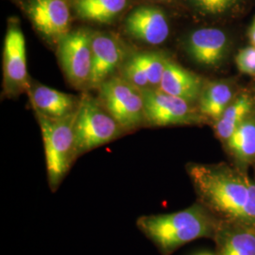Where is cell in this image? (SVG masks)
Returning <instances> with one entry per match:
<instances>
[{"label": "cell", "instance_id": "6da1fadb", "mask_svg": "<svg viewBox=\"0 0 255 255\" xmlns=\"http://www.w3.org/2000/svg\"><path fill=\"white\" fill-rule=\"evenodd\" d=\"M199 202L215 217L255 227V182L224 164H190Z\"/></svg>", "mask_w": 255, "mask_h": 255}, {"label": "cell", "instance_id": "7a4b0ae2", "mask_svg": "<svg viewBox=\"0 0 255 255\" xmlns=\"http://www.w3.org/2000/svg\"><path fill=\"white\" fill-rule=\"evenodd\" d=\"M136 227L162 255H171L189 242L219 233L216 218L200 202L175 213L141 216Z\"/></svg>", "mask_w": 255, "mask_h": 255}, {"label": "cell", "instance_id": "3957f363", "mask_svg": "<svg viewBox=\"0 0 255 255\" xmlns=\"http://www.w3.org/2000/svg\"><path fill=\"white\" fill-rule=\"evenodd\" d=\"M76 114L63 119H50L36 115L45 146L46 173L49 188L57 191L75 160Z\"/></svg>", "mask_w": 255, "mask_h": 255}, {"label": "cell", "instance_id": "277c9868", "mask_svg": "<svg viewBox=\"0 0 255 255\" xmlns=\"http://www.w3.org/2000/svg\"><path fill=\"white\" fill-rule=\"evenodd\" d=\"M126 132L99 99L85 94L75 119L77 158L106 145Z\"/></svg>", "mask_w": 255, "mask_h": 255}, {"label": "cell", "instance_id": "5b68a950", "mask_svg": "<svg viewBox=\"0 0 255 255\" xmlns=\"http://www.w3.org/2000/svg\"><path fill=\"white\" fill-rule=\"evenodd\" d=\"M98 90L99 101L126 131L146 124L142 90L122 76L110 78Z\"/></svg>", "mask_w": 255, "mask_h": 255}, {"label": "cell", "instance_id": "8992f818", "mask_svg": "<svg viewBox=\"0 0 255 255\" xmlns=\"http://www.w3.org/2000/svg\"><path fill=\"white\" fill-rule=\"evenodd\" d=\"M92 35L93 31L88 28H77L63 37L57 46L64 74L77 89L89 88L93 63Z\"/></svg>", "mask_w": 255, "mask_h": 255}, {"label": "cell", "instance_id": "52a82bcc", "mask_svg": "<svg viewBox=\"0 0 255 255\" xmlns=\"http://www.w3.org/2000/svg\"><path fill=\"white\" fill-rule=\"evenodd\" d=\"M28 77L26 39L15 17L9 19L3 47V88L5 95L16 97L27 93Z\"/></svg>", "mask_w": 255, "mask_h": 255}, {"label": "cell", "instance_id": "ba28073f", "mask_svg": "<svg viewBox=\"0 0 255 255\" xmlns=\"http://www.w3.org/2000/svg\"><path fill=\"white\" fill-rule=\"evenodd\" d=\"M146 124L155 127L192 125L201 122L200 112L191 102L174 97L160 88L142 90Z\"/></svg>", "mask_w": 255, "mask_h": 255}, {"label": "cell", "instance_id": "9c48e42d", "mask_svg": "<svg viewBox=\"0 0 255 255\" xmlns=\"http://www.w3.org/2000/svg\"><path fill=\"white\" fill-rule=\"evenodd\" d=\"M26 12L32 26L50 46L70 31L71 14L66 0H27Z\"/></svg>", "mask_w": 255, "mask_h": 255}, {"label": "cell", "instance_id": "30bf717a", "mask_svg": "<svg viewBox=\"0 0 255 255\" xmlns=\"http://www.w3.org/2000/svg\"><path fill=\"white\" fill-rule=\"evenodd\" d=\"M92 74L89 88L98 89L114 77L125 62L124 46L119 38L110 32L93 31Z\"/></svg>", "mask_w": 255, "mask_h": 255}, {"label": "cell", "instance_id": "8fae6325", "mask_svg": "<svg viewBox=\"0 0 255 255\" xmlns=\"http://www.w3.org/2000/svg\"><path fill=\"white\" fill-rule=\"evenodd\" d=\"M125 30L141 43L159 46L169 36L170 25L163 9L153 6H140L128 13Z\"/></svg>", "mask_w": 255, "mask_h": 255}, {"label": "cell", "instance_id": "7c38bea8", "mask_svg": "<svg viewBox=\"0 0 255 255\" xmlns=\"http://www.w3.org/2000/svg\"><path fill=\"white\" fill-rule=\"evenodd\" d=\"M229 48L227 33L217 27H202L191 31L186 39V52L204 67H217L225 59Z\"/></svg>", "mask_w": 255, "mask_h": 255}, {"label": "cell", "instance_id": "4fadbf2b", "mask_svg": "<svg viewBox=\"0 0 255 255\" xmlns=\"http://www.w3.org/2000/svg\"><path fill=\"white\" fill-rule=\"evenodd\" d=\"M27 93L35 114L50 119H65L76 114L82 101V98L32 81Z\"/></svg>", "mask_w": 255, "mask_h": 255}, {"label": "cell", "instance_id": "5bb4252c", "mask_svg": "<svg viewBox=\"0 0 255 255\" xmlns=\"http://www.w3.org/2000/svg\"><path fill=\"white\" fill-rule=\"evenodd\" d=\"M166 57L159 52H139L125 60L121 76L140 90L159 88Z\"/></svg>", "mask_w": 255, "mask_h": 255}, {"label": "cell", "instance_id": "9a60e30c", "mask_svg": "<svg viewBox=\"0 0 255 255\" xmlns=\"http://www.w3.org/2000/svg\"><path fill=\"white\" fill-rule=\"evenodd\" d=\"M203 86L200 76L166 58L165 68L159 86L161 90L192 103L199 101Z\"/></svg>", "mask_w": 255, "mask_h": 255}, {"label": "cell", "instance_id": "2e32d148", "mask_svg": "<svg viewBox=\"0 0 255 255\" xmlns=\"http://www.w3.org/2000/svg\"><path fill=\"white\" fill-rule=\"evenodd\" d=\"M234 97L233 89L228 83L213 82L203 86L199 99V107L202 118L217 121L230 105Z\"/></svg>", "mask_w": 255, "mask_h": 255}, {"label": "cell", "instance_id": "e0dca14e", "mask_svg": "<svg viewBox=\"0 0 255 255\" xmlns=\"http://www.w3.org/2000/svg\"><path fill=\"white\" fill-rule=\"evenodd\" d=\"M128 0H75L77 15L85 21L108 24L127 7Z\"/></svg>", "mask_w": 255, "mask_h": 255}, {"label": "cell", "instance_id": "ac0fdd59", "mask_svg": "<svg viewBox=\"0 0 255 255\" xmlns=\"http://www.w3.org/2000/svg\"><path fill=\"white\" fill-rule=\"evenodd\" d=\"M253 108V101L249 95L238 97L223 112L221 117L215 121L216 134L222 142H227L245 120Z\"/></svg>", "mask_w": 255, "mask_h": 255}, {"label": "cell", "instance_id": "d6986e66", "mask_svg": "<svg viewBox=\"0 0 255 255\" xmlns=\"http://www.w3.org/2000/svg\"><path fill=\"white\" fill-rule=\"evenodd\" d=\"M238 161L250 163L255 159V121L246 119L226 142Z\"/></svg>", "mask_w": 255, "mask_h": 255}, {"label": "cell", "instance_id": "ffe728a7", "mask_svg": "<svg viewBox=\"0 0 255 255\" xmlns=\"http://www.w3.org/2000/svg\"><path fill=\"white\" fill-rule=\"evenodd\" d=\"M219 255H255L254 227L241 226L219 237Z\"/></svg>", "mask_w": 255, "mask_h": 255}, {"label": "cell", "instance_id": "44dd1931", "mask_svg": "<svg viewBox=\"0 0 255 255\" xmlns=\"http://www.w3.org/2000/svg\"><path fill=\"white\" fill-rule=\"evenodd\" d=\"M194 8L207 15L228 13L241 3L242 0H189Z\"/></svg>", "mask_w": 255, "mask_h": 255}, {"label": "cell", "instance_id": "7402d4cb", "mask_svg": "<svg viewBox=\"0 0 255 255\" xmlns=\"http://www.w3.org/2000/svg\"><path fill=\"white\" fill-rule=\"evenodd\" d=\"M235 62L239 72L255 77V47L246 46L240 49L235 58Z\"/></svg>", "mask_w": 255, "mask_h": 255}, {"label": "cell", "instance_id": "603a6c76", "mask_svg": "<svg viewBox=\"0 0 255 255\" xmlns=\"http://www.w3.org/2000/svg\"><path fill=\"white\" fill-rule=\"evenodd\" d=\"M248 37H249V41L251 43V46L255 47V15L253 18V21L250 25L249 29H248Z\"/></svg>", "mask_w": 255, "mask_h": 255}, {"label": "cell", "instance_id": "cb8c5ba5", "mask_svg": "<svg viewBox=\"0 0 255 255\" xmlns=\"http://www.w3.org/2000/svg\"><path fill=\"white\" fill-rule=\"evenodd\" d=\"M211 255V254H200V255Z\"/></svg>", "mask_w": 255, "mask_h": 255}, {"label": "cell", "instance_id": "d4e9b609", "mask_svg": "<svg viewBox=\"0 0 255 255\" xmlns=\"http://www.w3.org/2000/svg\"><path fill=\"white\" fill-rule=\"evenodd\" d=\"M158 1H169V0H158Z\"/></svg>", "mask_w": 255, "mask_h": 255}]
</instances>
